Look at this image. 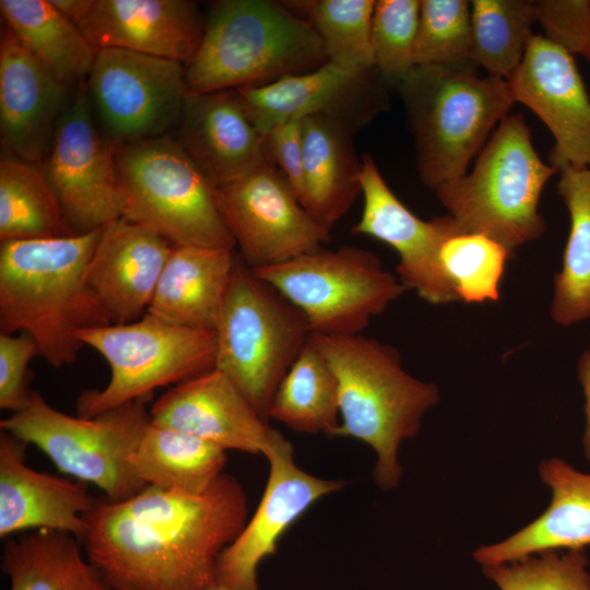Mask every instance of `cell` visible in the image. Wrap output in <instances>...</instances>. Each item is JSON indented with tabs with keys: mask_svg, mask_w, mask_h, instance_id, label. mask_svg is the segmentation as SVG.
I'll return each instance as SVG.
<instances>
[{
	"mask_svg": "<svg viewBox=\"0 0 590 590\" xmlns=\"http://www.w3.org/2000/svg\"><path fill=\"white\" fill-rule=\"evenodd\" d=\"M85 521L80 543L114 590H208L247 522V498L224 473L200 495L146 485L120 502L96 499Z\"/></svg>",
	"mask_w": 590,
	"mask_h": 590,
	"instance_id": "obj_1",
	"label": "cell"
},
{
	"mask_svg": "<svg viewBox=\"0 0 590 590\" xmlns=\"http://www.w3.org/2000/svg\"><path fill=\"white\" fill-rule=\"evenodd\" d=\"M101 233L0 241V333L30 334L54 368L76 361L78 332L113 324L87 283Z\"/></svg>",
	"mask_w": 590,
	"mask_h": 590,
	"instance_id": "obj_2",
	"label": "cell"
},
{
	"mask_svg": "<svg viewBox=\"0 0 590 590\" xmlns=\"http://www.w3.org/2000/svg\"><path fill=\"white\" fill-rule=\"evenodd\" d=\"M311 340L338 381L340 425L334 436L374 449L375 481L384 489L396 487L402 474L399 446L418 433L423 415L438 402L437 386L408 374L398 351L374 338L311 334Z\"/></svg>",
	"mask_w": 590,
	"mask_h": 590,
	"instance_id": "obj_3",
	"label": "cell"
},
{
	"mask_svg": "<svg viewBox=\"0 0 590 590\" xmlns=\"http://www.w3.org/2000/svg\"><path fill=\"white\" fill-rule=\"evenodd\" d=\"M326 62L316 30L286 4L221 0L211 5L199 46L186 66L188 93L263 85Z\"/></svg>",
	"mask_w": 590,
	"mask_h": 590,
	"instance_id": "obj_4",
	"label": "cell"
},
{
	"mask_svg": "<svg viewBox=\"0 0 590 590\" xmlns=\"http://www.w3.org/2000/svg\"><path fill=\"white\" fill-rule=\"evenodd\" d=\"M397 88L418 178L434 191L468 173L515 103L508 81L477 70L415 66Z\"/></svg>",
	"mask_w": 590,
	"mask_h": 590,
	"instance_id": "obj_5",
	"label": "cell"
},
{
	"mask_svg": "<svg viewBox=\"0 0 590 590\" xmlns=\"http://www.w3.org/2000/svg\"><path fill=\"white\" fill-rule=\"evenodd\" d=\"M557 173L539 156L523 116L509 114L476 156L472 170L435 192L467 232L487 235L514 251L545 232L539 202Z\"/></svg>",
	"mask_w": 590,
	"mask_h": 590,
	"instance_id": "obj_6",
	"label": "cell"
},
{
	"mask_svg": "<svg viewBox=\"0 0 590 590\" xmlns=\"http://www.w3.org/2000/svg\"><path fill=\"white\" fill-rule=\"evenodd\" d=\"M120 217L175 246L235 250L214 187L167 134L116 146Z\"/></svg>",
	"mask_w": 590,
	"mask_h": 590,
	"instance_id": "obj_7",
	"label": "cell"
},
{
	"mask_svg": "<svg viewBox=\"0 0 590 590\" xmlns=\"http://www.w3.org/2000/svg\"><path fill=\"white\" fill-rule=\"evenodd\" d=\"M214 331V368L268 420L281 380L311 337L304 315L236 253Z\"/></svg>",
	"mask_w": 590,
	"mask_h": 590,
	"instance_id": "obj_8",
	"label": "cell"
},
{
	"mask_svg": "<svg viewBox=\"0 0 590 590\" xmlns=\"http://www.w3.org/2000/svg\"><path fill=\"white\" fill-rule=\"evenodd\" d=\"M144 401L84 417L62 413L32 391L24 408L0 421V429L36 446L60 472L95 485L110 502H120L146 486L132 462L151 422Z\"/></svg>",
	"mask_w": 590,
	"mask_h": 590,
	"instance_id": "obj_9",
	"label": "cell"
},
{
	"mask_svg": "<svg viewBox=\"0 0 590 590\" xmlns=\"http://www.w3.org/2000/svg\"><path fill=\"white\" fill-rule=\"evenodd\" d=\"M78 340L98 352L110 370L105 387L83 391L78 398L76 412L84 417L145 400L161 387L176 386L215 367L214 330L177 326L149 314L129 323L81 330Z\"/></svg>",
	"mask_w": 590,
	"mask_h": 590,
	"instance_id": "obj_10",
	"label": "cell"
},
{
	"mask_svg": "<svg viewBox=\"0 0 590 590\" xmlns=\"http://www.w3.org/2000/svg\"><path fill=\"white\" fill-rule=\"evenodd\" d=\"M252 272L305 317L311 334H362L406 288L363 248H319Z\"/></svg>",
	"mask_w": 590,
	"mask_h": 590,
	"instance_id": "obj_11",
	"label": "cell"
},
{
	"mask_svg": "<svg viewBox=\"0 0 590 590\" xmlns=\"http://www.w3.org/2000/svg\"><path fill=\"white\" fill-rule=\"evenodd\" d=\"M85 83L115 146L166 134L178 125L188 94L184 63L116 48L98 49Z\"/></svg>",
	"mask_w": 590,
	"mask_h": 590,
	"instance_id": "obj_12",
	"label": "cell"
},
{
	"mask_svg": "<svg viewBox=\"0 0 590 590\" xmlns=\"http://www.w3.org/2000/svg\"><path fill=\"white\" fill-rule=\"evenodd\" d=\"M238 256L251 270L276 266L324 247L331 232L303 208L283 175L267 162L214 187Z\"/></svg>",
	"mask_w": 590,
	"mask_h": 590,
	"instance_id": "obj_13",
	"label": "cell"
},
{
	"mask_svg": "<svg viewBox=\"0 0 590 590\" xmlns=\"http://www.w3.org/2000/svg\"><path fill=\"white\" fill-rule=\"evenodd\" d=\"M116 146L93 117L85 80L58 121L45 175L75 233L101 229L120 217Z\"/></svg>",
	"mask_w": 590,
	"mask_h": 590,
	"instance_id": "obj_14",
	"label": "cell"
},
{
	"mask_svg": "<svg viewBox=\"0 0 590 590\" xmlns=\"http://www.w3.org/2000/svg\"><path fill=\"white\" fill-rule=\"evenodd\" d=\"M263 456L269 461L263 495L217 559V586L225 590H259L258 567L276 553L281 536L317 500L345 485L344 481L318 477L300 469L292 444L278 430Z\"/></svg>",
	"mask_w": 590,
	"mask_h": 590,
	"instance_id": "obj_15",
	"label": "cell"
},
{
	"mask_svg": "<svg viewBox=\"0 0 590 590\" xmlns=\"http://www.w3.org/2000/svg\"><path fill=\"white\" fill-rule=\"evenodd\" d=\"M235 91L262 134L312 115L335 117L358 130L389 107L388 85L375 67L356 69L330 61L309 72Z\"/></svg>",
	"mask_w": 590,
	"mask_h": 590,
	"instance_id": "obj_16",
	"label": "cell"
},
{
	"mask_svg": "<svg viewBox=\"0 0 590 590\" xmlns=\"http://www.w3.org/2000/svg\"><path fill=\"white\" fill-rule=\"evenodd\" d=\"M361 188L363 210L353 226L354 234L367 235L399 255L398 279L406 290L430 304L459 300L440 260L444 241L465 231L451 215L423 221L393 193L374 158L362 156Z\"/></svg>",
	"mask_w": 590,
	"mask_h": 590,
	"instance_id": "obj_17",
	"label": "cell"
},
{
	"mask_svg": "<svg viewBox=\"0 0 590 590\" xmlns=\"http://www.w3.org/2000/svg\"><path fill=\"white\" fill-rule=\"evenodd\" d=\"M96 48H116L187 66L204 25L187 0H51Z\"/></svg>",
	"mask_w": 590,
	"mask_h": 590,
	"instance_id": "obj_18",
	"label": "cell"
},
{
	"mask_svg": "<svg viewBox=\"0 0 590 590\" xmlns=\"http://www.w3.org/2000/svg\"><path fill=\"white\" fill-rule=\"evenodd\" d=\"M508 83L553 134L550 164L590 167V96L574 56L534 34Z\"/></svg>",
	"mask_w": 590,
	"mask_h": 590,
	"instance_id": "obj_19",
	"label": "cell"
},
{
	"mask_svg": "<svg viewBox=\"0 0 590 590\" xmlns=\"http://www.w3.org/2000/svg\"><path fill=\"white\" fill-rule=\"evenodd\" d=\"M149 411L151 423L191 434L226 451L263 455L276 430L216 368L173 386Z\"/></svg>",
	"mask_w": 590,
	"mask_h": 590,
	"instance_id": "obj_20",
	"label": "cell"
},
{
	"mask_svg": "<svg viewBox=\"0 0 590 590\" xmlns=\"http://www.w3.org/2000/svg\"><path fill=\"white\" fill-rule=\"evenodd\" d=\"M67 91L5 26L0 40V131L2 144L16 158L38 165L47 156Z\"/></svg>",
	"mask_w": 590,
	"mask_h": 590,
	"instance_id": "obj_21",
	"label": "cell"
},
{
	"mask_svg": "<svg viewBox=\"0 0 590 590\" xmlns=\"http://www.w3.org/2000/svg\"><path fill=\"white\" fill-rule=\"evenodd\" d=\"M26 442L0 429V536L31 530L66 532L80 542L95 505L86 484L36 471L25 463Z\"/></svg>",
	"mask_w": 590,
	"mask_h": 590,
	"instance_id": "obj_22",
	"label": "cell"
},
{
	"mask_svg": "<svg viewBox=\"0 0 590 590\" xmlns=\"http://www.w3.org/2000/svg\"><path fill=\"white\" fill-rule=\"evenodd\" d=\"M172 249L162 236L122 217L102 228L87 283L111 323L148 312Z\"/></svg>",
	"mask_w": 590,
	"mask_h": 590,
	"instance_id": "obj_23",
	"label": "cell"
},
{
	"mask_svg": "<svg viewBox=\"0 0 590 590\" xmlns=\"http://www.w3.org/2000/svg\"><path fill=\"white\" fill-rule=\"evenodd\" d=\"M176 139L213 187L264 163L263 134L235 90L187 94Z\"/></svg>",
	"mask_w": 590,
	"mask_h": 590,
	"instance_id": "obj_24",
	"label": "cell"
},
{
	"mask_svg": "<svg viewBox=\"0 0 590 590\" xmlns=\"http://www.w3.org/2000/svg\"><path fill=\"white\" fill-rule=\"evenodd\" d=\"M540 476L552 491L547 509L506 540L476 548L473 557L482 566L590 545V474L552 458L540 464Z\"/></svg>",
	"mask_w": 590,
	"mask_h": 590,
	"instance_id": "obj_25",
	"label": "cell"
},
{
	"mask_svg": "<svg viewBox=\"0 0 590 590\" xmlns=\"http://www.w3.org/2000/svg\"><path fill=\"white\" fill-rule=\"evenodd\" d=\"M303 121V188L299 201L323 228L332 227L362 193V158L353 143L356 129L327 115Z\"/></svg>",
	"mask_w": 590,
	"mask_h": 590,
	"instance_id": "obj_26",
	"label": "cell"
},
{
	"mask_svg": "<svg viewBox=\"0 0 590 590\" xmlns=\"http://www.w3.org/2000/svg\"><path fill=\"white\" fill-rule=\"evenodd\" d=\"M235 260L229 249L173 245L146 314L177 326L214 330Z\"/></svg>",
	"mask_w": 590,
	"mask_h": 590,
	"instance_id": "obj_27",
	"label": "cell"
},
{
	"mask_svg": "<svg viewBox=\"0 0 590 590\" xmlns=\"http://www.w3.org/2000/svg\"><path fill=\"white\" fill-rule=\"evenodd\" d=\"M10 590H114L73 535L47 529L4 539Z\"/></svg>",
	"mask_w": 590,
	"mask_h": 590,
	"instance_id": "obj_28",
	"label": "cell"
},
{
	"mask_svg": "<svg viewBox=\"0 0 590 590\" xmlns=\"http://www.w3.org/2000/svg\"><path fill=\"white\" fill-rule=\"evenodd\" d=\"M226 450L191 434L151 423L133 455L140 480L165 491L200 495L224 474Z\"/></svg>",
	"mask_w": 590,
	"mask_h": 590,
	"instance_id": "obj_29",
	"label": "cell"
},
{
	"mask_svg": "<svg viewBox=\"0 0 590 590\" xmlns=\"http://www.w3.org/2000/svg\"><path fill=\"white\" fill-rule=\"evenodd\" d=\"M5 26L67 86L87 78L96 49L80 28L48 0H1Z\"/></svg>",
	"mask_w": 590,
	"mask_h": 590,
	"instance_id": "obj_30",
	"label": "cell"
},
{
	"mask_svg": "<svg viewBox=\"0 0 590 590\" xmlns=\"http://www.w3.org/2000/svg\"><path fill=\"white\" fill-rule=\"evenodd\" d=\"M557 193L570 217L562 271L555 275L551 315L562 326L590 319V167H557Z\"/></svg>",
	"mask_w": 590,
	"mask_h": 590,
	"instance_id": "obj_31",
	"label": "cell"
},
{
	"mask_svg": "<svg viewBox=\"0 0 590 590\" xmlns=\"http://www.w3.org/2000/svg\"><path fill=\"white\" fill-rule=\"evenodd\" d=\"M267 417L298 433L334 436L340 425L338 381L311 337L281 380Z\"/></svg>",
	"mask_w": 590,
	"mask_h": 590,
	"instance_id": "obj_32",
	"label": "cell"
},
{
	"mask_svg": "<svg viewBox=\"0 0 590 590\" xmlns=\"http://www.w3.org/2000/svg\"><path fill=\"white\" fill-rule=\"evenodd\" d=\"M74 234L44 168L19 158H2L0 241Z\"/></svg>",
	"mask_w": 590,
	"mask_h": 590,
	"instance_id": "obj_33",
	"label": "cell"
},
{
	"mask_svg": "<svg viewBox=\"0 0 590 590\" xmlns=\"http://www.w3.org/2000/svg\"><path fill=\"white\" fill-rule=\"evenodd\" d=\"M472 58L477 69L508 81L533 37L536 1L471 0Z\"/></svg>",
	"mask_w": 590,
	"mask_h": 590,
	"instance_id": "obj_34",
	"label": "cell"
},
{
	"mask_svg": "<svg viewBox=\"0 0 590 590\" xmlns=\"http://www.w3.org/2000/svg\"><path fill=\"white\" fill-rule=\"evenodd\" d=\"M374 0H316L286 4L306 19L322 40L328 61L356 69L374 68Z\"/></svg>",
	"mask_w": 590,
	"mask_h": 590,
	"instance_id": "obj_35",
	"label": "cell"
},
{
	"mask_svg": "<svg viewBox=\"0 0 590 590\" xmlns=\"http://www.w3.org/2000/svg\"><path fill=\"white\" fill-rule=\"evenodd\" d=\"M514 251L492 237L460 232L440 247L439 260L459 300L482 304L499 299V285Z\"/></svg>",
	"mask_w": 590,
	"mask_h": 590,
	"instance_id": "obj_36",
	"label": "cell"
},
{
	"mask_svg": "<svg viewBox=\"0 0 590 590\" xmlns=\"http://www.w3.org/2000/svg\"><path fill=\"white\" fill-rule=\"evenodd\" d=\"M415 66L479 71L472 58L470 1L421 0Z\"/></svg>",
	"mask_w": 590,
	"mask_h": 590,
	"instance_id": "obj_37",
	"label": "cell"
},
{
	"mask_svg": "<svg viewBox=\"0 0 590 590\" xmlns=\"http://www.w3.org/2000/svg\"><path fill=\"white\" fill-rule=\"evenodd\" d=\"M421 0H378L371 22L374 67L388 86H398L415 67Z\"/></svg>",
	"mask_w": 590,
	"mask_h": 590,
	"instance_id": "obj_38",
	"label": "cell"
},
{
	"mask_svg": "<svg viewBox=\"0 0 590 590\" xmlns=\"http://www.w3.org/2000/svg\"><path fill=\"white\" fill-rule=\"evenodd\" d=\"M499 590H590L583 551H548L517 560L483 566Z\"/></svg>",
	"mask_w": 590,
	"mask_h": 590,
	"instance_id": "obj_39",
	"label": "cell"
},
{
	"mask_svg": "<svg viewBox=\"0 0 590 590\" xmlns=\"http://www.w3.org/2000/svg\"><path fill=\"white\" fill-rule=\"evenodd\" d=\"M536 20L546 39L590 63V1H536Z\"/></svg>",
	"mask_w": 590,
	"mask_h": 590,
	"instance_id": "obj_40",
	"label": "cell"
},
{
	"mask_svg": "<svg viewBox=\"0 0 590 590\" xmlns=\"http://www.w3.org/2000/svg\"><path fill=\"white\" fill-rule=\"evenodd\" d=\"M39 355L35 340L27 333H0V409L16 412L25 406L32 391L27 388V367Z\"/></svg>",
	"mask_w": 590,
	"mask_h": 590,
	"instance_id": "obj_41",
	"label": "cell"
},
{
	"mask_svg": "<svg viewBox=\"0 0 590 590\" xmlns=\"http://www.w3.org/2000/svg\"><path fill=\"white\" fill-rule=\"evenodd\" d=\"M263 157L283 175L299 200L304 161L302 119L290 120L268 130L263 134Z\"/></svg>",
	"mask_w": 590,
	"mask_h": 590,
	"instance_id": "obj_42",
	"label": "cell"
},
{
	"mask_svg": "<svg viewBox=\"0 0 590 590\" xmlns=\"http://www.w3.org/2000/svg\"><path fill=\"white\" fill-rule=\"evenodd\" d=\"M578 378L586 398V429L583 435V448L587 459L590 461V349L580 357L578 363Z\"/></svg>",
	"mask_w": 590,
	"mask_h": 590,
	"instance_id": "obj_43",
	"label": "cell"
},
{
	"mask_svg": "<svg viewBox=\"0 0 590 590\" xmlns=\"http://www.w3.org/2000/svg\"><path fill=\"white\" fill-rule=\"evenodd\" d=\"M208 590H225V589H223V588L216 586V587L210 588V589H208Z\"/></svg>",
	"mask_w": 590,
	"mask_h": 590,
	"instance_id": "obj_44",
	"label": "cell"
}]
</instances>
